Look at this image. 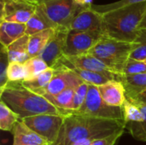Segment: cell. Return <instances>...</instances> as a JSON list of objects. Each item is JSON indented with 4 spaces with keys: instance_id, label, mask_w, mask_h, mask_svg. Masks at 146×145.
I'll list each match as a JSON object with an SVG mask.
<instances>
[{
    "instance_id": "obj_20",
    "label": "cell",
    "mask_w": 146,
    "mask_h": 145,
    "mask_svg": "<svg viewBox=\"0 0 146 145\" xmlns=\"http://www.w3.org/2000/svg\"><path fill=\"white\" fill-rule=\"evenodd\" d=\"M54 73V68H49L47 70H45L39 75L36 76L35 78L21 81V84L30 91L40 95L50 84V80L53 78Z\"/></svg>"
},
{
    "instance_id": "obj_8",
    "label": "cell",
    "mask_w": 146,
    "mask_h": 145,
    "mask_svg": "<svg viewBox=\"0 0 146 145\" xmlns=\"http://www.w3.org/2000/svg\"><path fill=\"white\" fill-rule=\"evenodd\" d=\"M0 23L3 21L27 24L37 9V3L28 0H0Z\"/></svg>"
},
{
    "instance_id": "obj_26",
    "label": "cell",
    "mask_w": 146,
    "mask_h": 145,
    "mask_svg": "<svg viewBox=\"0 0 146 145\" xmlns=\"http://www.w3.org/2000/svg\"><path fill=\"white\" fill-rule=\"evenodd\" d=\"M9 82H21L27 79V69L24 63L9 62L7 71Z\"/></svg>"
},
{
    "instance_id": "obj_33",
    "label": "cell",
    "mask_w": 146,
    "mask_h": 145,
    "mask_svg": "<svg viewBox=\"0 0 146 145\" xmlns=\"http://www.w3.org/2000/svg\"><path fill=\"white\" fill-rule=\"evenodd\" d=\"M97 139H82V140H79L75 143H74L72 145H92L93 141H95Z\"/></svg>"
},
{
    "instance_id": "obj_11",
    "label": "cell",
    "mask_w": 146,
    "mask_h": 145,
    "mask_svg": "<svg viewBox=\"0 0 146 145\" xmlns=\"http://www.w3.org/2000/svg\"><path fill=\"white\" fill-rule=\"evenodd\" d=\"M69 29L64 26H57L47 45L39 56L46 62L49 68H53L57 61L63 56L67 36Z\"/></svg>"
},
{
    "instance_id": "obj_36",
    "label": "cell",
    "mask_w": 146,
    "mask_h": 145,
    "mask_svg": "<svg viewBox=\"0 0 146 145\" xmlns=\"http://www.w3.org/2000/svg\"><path fill=\"white\" fill-rule=\"evenodd\" d=\"M145 62H146V61H145Z\"/></svg>"
},
{
    "instance_id": "obj_22",
    "label": "cell",
    "mask_w": 146,
    "mask_h": 145,
    "mask_svg": "<svg viewBox=\"0 0 146 145\" xmlns=\"http://www.w3.org/2000/svg\"><path fill=\"white\" fill-rule=\"evenodd\" d=\"M133 101L135 102L134 100H133ZM135 103L142 110V112L144 114V120L140 122L127 123V124H126V128L128 129L131 135L136 140L146 142V104L139 103L138 102H135Z\"/></svg>"
},
{
    "instance_id": "obj_16",
    "label": "cell",
    "mask_w": 146,
    "mask_h": 145,
    "mask_svg": "<svg viewBox=\"0 0 146 145\" xmlns=\"http://www.w3.org/2000/svg\"><path fill=\"white\" fill-rule=\"evenodd\" d=\"M26 35V24L3 21L0 23V43L8 47Z\"/></svg>"
},
{
    "instance_id": "obj_29",
    "label": "cell",
    "mask_w": 146,
    "mask_h": 145,
    "mask_svg": "<svg viewBox=\"0 0 146 145\" xmlns=\"http://www.w3.org/2000/svg\"><path fill=\"white\" fill-rule=\"evenodd\" d=\"M9 65V60L8 56L7 47L1 44L0 49V91H2L4 87L9 83L7 77L8 67Z\"/></svg>"
},
{
    "instance_id": "obj_2",
    "label": "cell",
    "mask_w": 146,
    "mask_h": 145,
    "mask_svg": "<svg viewBox=\"0 0 146 145\" xmlns=\"http://www.w3.org/2000/svg\"><path fill=\"white\" fill-rule=\"evenodd\" d=\"M0 101L17 114L21 120L40 115H70L68 111L56 108L43 96L26 88L21 82H9L0 91Z\"/></svg>"
},
{
    "instance_id": "obj_25",
    "label": "cell",
    "mask_w": 146,
    "mask_h": 145,
    "mask_svg": "<svg viewBox=\"0 0 146 145\" xmlns=\"http://www.w3.org/2000/svg\"><path fill=\"white\" fill-rule=\"evenodd\" d=\"M130 58L137 61H146V29L139 30V34L133 42V50Z\"/></svg>"
},
{
    "instance_id": "obj_34",
    "label": "cell",
    "mask_w": 146,
    "mask_h": 145,
    "mask_svg": "<svg viewBox=\"0 0 146 145\" xmlns=\"http://www.w3.org/2000/svg\"><path fill=\"white\" fill-rule=\"evenodd\" d=\"M139 30H142V29H146V10L143 15V18L141 20V22L139 24Z\"/></svg>"
},
{
    "instance_id": "obj_6",
    "label": "cell",
    "mask_w": 146,
    "mask_h": 145,
    "mask_svg": "<svg viewBox=\"0 0 146 145\" xmlns=\"http://www.w3.org/2000/svg\"><path fill=\"white\" fill-rule=\"evenodd\" d=\"M95 118L121 120L123 119L122 107H114L107 104L102 98L98 86L89 85L88 93L84 104L80 109L72 113Z\"/></svg>"
},
{
    "instance_id": "obj_14",
    "label": "cell",
    "mask_w": 146,
    "mask_h": 145,
    "mask_svg": "<svg viewBox=\"0 0 146 145\" xmlns=\"http://www.w3.org/2000/svg\"><path fill=\"white\" fill-rule=\"evenodd\" d=\"M12 133L14 137L13 145H51L21 120L15 126Z\"/></svg>"
},
{
    "instance_id": "obj_10",
    "label": "cell",
    "mask_w": 146,
    "mask_h": 145,
    "mask_svg": "<svg viewBox=\"0 0 146 145\" xmlns=\"http://www.w3.org/2000/svg\"><path fill=\"white\" fill-rule=\"evenodd\" d=\"M55 73L45 90L40 96H56L67 89H76L79 85L85 83L75 73L68 69H54Z\"/></svg>"
},
{
    "instance_id": "obj_24",
    "label": "cell",
    "mask_w": 146,
    "mask_h": 145,
    "mask_svg": "<svg viewBox=\"0 0 146 145\" xmlns=\"http://www.w3.org/2000/svg\"><path fill=\"white\" fill-rule=\"evenodd\" d=\"M24 65L27 69L26 79H32L49 68V66L40 56L32 57L28 59L27 62H24Z\"/></svg>"
},
{
    "instance_id": "obj_13",
    "label": "cell",
    "mask_w": 146,
    "mask_h": 145,
    "mask_svg": "<svg viewBox=\"0 0 146 145\" xmlns=\"http://www.w3.org/2000/svg\"><path fill=\"white\" fill-rule=\"evenodd\" d=\"M98 89L103 100L110 106L122 107L127 100L126 90L121 81L110 80L98 86Z\"/></svg>"
},
{
    "instance_id": "obj_1",
    "label": "cell",
    "mask_w": 146,
    "mask_h": 145,
    "mask_svg": "<svg viewBox=\"0 0 146 145\" xmlns=\"http://www.w3.org/2000/svg\"><path fill=\"white\" fill-rule=\"evenodd\" d=\"M126 129L123 119L110 120L70 114L65 116L59 137L53 145H72L82 139H99Z\"/></svg>"
},
{
    "instance_id": "obj_17",
    "label": "cell",
    "mask_w": 146,
    "mask_h": 145,
    "mask_svg": "<svg viewBox=\"0 0 146 145\" xmlns=\"http://www.w3.org/2000/svg\"><path fill=\"white\" fill-rule=\"evenodd\" d=\"M28 43L29 36L24 35L7 47L9 62L24 63L31 58L28 52Z\"/></svg>"
},
{
    "instance_id": "obj_15",
    "label": "cell",
    "mask_w": 146,
    "mask_h": 145,
    "mask_svg": "<svg viewBox=\"0 0 146 145\" xmlns=\"http://www.w3.org/2000/svg\"><path fill=\"white\" fill-rule=\"evenodd\" d=\"M56 27V25L48 17L43 9L38 5L36 11L26 24V35L31 36L44 30Z\"/></svg>"
},
{
    "instance_id": "obj_5",
    "label": "cell",
    "mask_w": 146,
    "mask_h": 145,
    "mask_svg": "<svg viewBox=\"0 0 146 145\" xmlns=\"http://www.w3.org/2000/svg\"><path fill=\"white\" fill-rule=\"evenodd\" d=\"M35 3L43 9L56 26L68 29L75 16L85 10L78 0H35Z\"/></svg>"
},
{
    "instance_id": "obj_19",
    "label": "cell",
    "mask_w": 146,
    "mask_h": 145,
    "mask_svg": "<svg viewBox=\"0 0 146 145\" xmlns=\"http://www.w3.org/2000/svg\"><path fill=\"white\" fill-rule=\"evenodd\" d=\"M56 28H50L29 36L28 43V52L30 57L39 56L41 52L44 50L48 42L53 36Z\"/></svg>"
},
{
    "instance_id": "obj_23",
    "label": "cell",
    "mask_w": 146,
    "mask_h": 145,
    "mask_svg": "<svg viewBox=\"0 0 146 145\" xmlns=\"http://www.w3.org/2000/svg\"><path fill=\"white\" fill-rule=\"evenodd\" d=\"M74 90L75 89H67L56 96L44 95L43 97H45L48 101H50L56 108L62 110L68 111L70 113L69 108H70V105L74 97Z\"/></svg>"
},
{
    "instance_id": "obj_21",
    "label": "cell",
    "mask_w": 146,
    "mask_h": 145,
    "mask_svg": "<svg viewBox=\"0 0 146 145\" xmlns=\"http://www.w3.org/2000/svg\"><path fill=\"white\" fill-rule=\"evenodd\" d=\"M20 117L3 102L0 101V129L5 132H12Z\"/></svg>"
},
{
    "instance_id": "obj_7",
    "label": "cell",
    "mask_w": 146,
    "mask_h": 145,
    "mask_svg": "<svg viewBox=\"0 0 146 145\" xmlns=\"http://www.w3.org/2000/svg\"><path fill=\"white\" fill-rule=\"evenodd\" d=\"M65 115H40L25 118L22 121L30 129L43 137L51 145L57 140Z\"/></svg>"
},
{
    "instance_id": "obj_27",
    "label": "cell",
    "mask_w": 146,
    "mask_h": 145,
    "mask_svg": "<svg viewBox=\"0 0 146 145\" xmlns=\"http://www.w3.org/2000/svg\"><path fill=\"white\" fill-rule=\"evenodd\" d=\"M88 89H89V84L83 83L74 90V97H73V100L69 108L70 114L80 109V107L84 104L87 97Z\"/></svg>"
},
{
    "instance_id": "obj_9",
    "label": "cell",
    "mask_w": 146,
    "mask_h": 145,
    "mask_svg": "<svg viewBox=\"0 0 146 145\" xmlns=\"http://www.w3.org/2000/svg\"><path fill=\"white\" fill-rule=\"evenodd\" d=\"M103 38L101 32L69 30L63 56H74L87 54Z\"/></svg>"
},
{
    "instance_id": "obj_32",
    "label": "cell",
    "mask_w": 146,
    "mask_h": 145,
    "mask_svg": "<svg viewBox=\"0 0 146 145\" xmlns=\"http://www.w3.org/2000/svg\"><path fill=\"white\" fill-rule=\"evenodd\" d=\"M131 99H133V98H131ZM133 100H134L135 102H138L139 103L146 104V90L145 91H143L142 93H140L139 96H137L135 98H133Z\"/></svg>"
},
{
    "instance_id": "obj_30",
    "label": "cell",
    "mask_w": 146,
    "mask_h": 145,
    "mask_svg": "<svg viewBox=\"0 0 146 145\" xmlns=\"http://www.w3.org/2000/svg\"><path fill=\"white\" fill-rule=\"evenodd\" d=\"M146 73V62L129 58L125 65L123 76L135 75Z\"/></svg>"
},
{
    "instance_id": "obj_31",
    "label": "cell",
    "mask_w": 146,
    "mask_h": 145,
    "mask_svg": "<svg viewBox=\"0 0 146 145\" xmlns=\"http://www.w3.org/2000/svg\"><path fill=\"white\" fill-rule=\"evenodd\" d=\"M123 133H124V130L116 132L114 134H111L108 137H105L104 138H99V139L93 141L92 145H114L116 143V141L118 140V138Z\"/></svg>"
},
{
    "instance_id": "obj_28",
    "label": "cell",
    "mask_w": 146,
    "mask_h": 145,
    "mask_svg": "<svg viewBox=\"0 0 146 145\" xmlns=\"http://www.w3.org/2000/svg\"><path fill=\"white\" fill-rule=\"evenodd\" d=\"M146 2V0H120L112 3H109V4H104V5H92V9H94L95 11L100 13V14H104L115 9H118L126 6H129V5H133V4H137V3H144Z\"/></svg>"
},
{
    "instance_id": "obj_18",
    "label": "cell",
    "mask_w": 146,
    "mask_h": 145,
    "mask_svg": "<svg viewBox=\"0 0 146 145\" xmlns=\"http://www.w3.org/2000/svg\"><path fill=\"white\" fill-rule=\"evenodd\" d=\"M121 83L125 87L127 97L133 99L146 90V73L122 76Z\"/></svg>"
},
{
    "instance_id": "obj_12",
    "label": "cell",
    "mask_w": 146,
    "mask_h": 145,
    "mask_svg": "<svg viewBox=\"0 0 146 145\" xmlns=\"http://www.w3.org/2000/svg\"><path fill=\"white\" fill-rule=\"evenodd\" d=\"M102 24L103 15L92 9H89L75 16L70 25L69 30L102 32Z\"/></svg>"
},
{
    "instance_id": "obj_35",
    "label": "cell",
    "mask_w": 146,
    "mask_h": 145,
    "mask_svg": "<svg viewBox=\"0 0 146 145\" xmlns=\"http://www.w3.org/2000/svg\"><path fill=\"white\" fill-rule=\"evenodd\" d=\"M28 1H32V2H35V0H28Z\"/></svg>"
},
{
    "instance_id": "obj_4",
    "label": "cell",
    "mask_w": 146,
    "mask_h": 145,
    "mask_svg": "<svg viewBox=\"0 0 146 145\" xmlns=\"http://www.w3.org/2000/svg\"><path fill=\"white\" fill-rule=\"evenodd\" d=\"M133 50V43L119 41L104 37L88 52L104 64L112 73L123 75L124 68Z\"/></svg>"
},
{
    "instance_id": "obj_3",
    "label": "cell",
    "mask_w": 146,
    "mask_h": 145,
    "mask_svg": "<svg viewBox=\"0 0 146 145\" xmlns=\"http://www.w3.org/2000/svg\"><path fill=\"white\" fill-rule=\"evenodd\" d=\"M145 10L146 2H144L103 14V36L133 43L139 34V26Z\"/></svg>"
}]
</instances>
